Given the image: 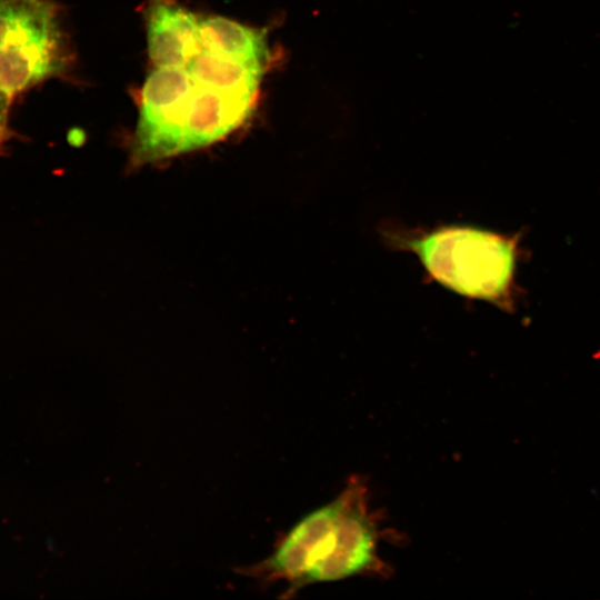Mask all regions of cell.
I'll return each instance as SVG.
<instances>
[{"instance_id": "7", "label": "cell", "mask_w": 600, "mask_h": 600, "mask_svg": "<svg viewBox=\"0 0 600 600\" xmlns=\"http://www.w3.org/2000/svg\"><path fill=\"white\" fill-rule=\"evenodd\" d=\"M200 50L242 61L270 63L264 32L220 16L199 18Z\"/></svg>"}, {"instance_id": "3", "label": "cell", "mask_w": 600, "mask_h": 600, "mask_svg": "<svg viewBox=\"0 0 600 600\" xmlns=\"http://www.w3.org/2000/svg\"><path fill=\"white\" fill-rule=\"evenodd\" d=\"M194 80L186 67H156L141 91L131 164L158 162L182 152L189 100Z\"/></svg>"}, {"instance_id": "6", "label": "cell", "mask_w": 600, "mask_h": 600, "mask_svg": "<svg viewBox=\"0 0 600 600\" xmlns=\"http://www.w3.org/2000/svg\"><path fill=\"white\" fill-rule=\"evenodd\" d=\"M147 48L156 67H187L200 52L199 18L170 0H152L146 9Z\"/></svg>"}, {"instance_id": "8", "label": "cell", "mask_w": 600, "mask_h": 600, "mask_svg": "<svg viewBox=\"0 0 600 600\" xmlns=\"http://www.w3.org/2000/svg\"><path fill=\"white\" fill-rule=\"evenodd\" d=\"M269 64L242 61L200 50L187 64L193 80L202 86L257 98Z\"/></svg>"}, {"instance_id": "2", "label": "cell", "mask_w": 600, "mask_h": 600, "mask_svg": "<svg viewBox=\"0 0 600 600\" xmlns=\"http://www.w3.org/2000/svg\"><path fill=\"white\" fill-rule=\"evenodd\" d=\"M399 246L416 253L430 277L470 298L498 299L513 269L512 243L494 233L468 227H442Z\"/></svg>"}, {"instance_id": "11", "label": "cell", "mask_w": 600, "mask_h": 600, "mask_svg": "<svg viewBox=\"0 0 600 600\" xmlns=\"http://www.w3.org/2000/svg\"><path fill=\"white\" fill-rule=\"evenodd\" d=\"M4 0H0V3H2Z\"/></svg>"}, {"instance_id": "10", "label": "cell", "mask_w": 600, "mask_h": 600, "mask_svg": "<svg viewBox=\"0 0 600 600\" xmlns=\"http://www.w3.org/2000/svg\"><path fill=\"white\" fill-rule=\"evenodd\" d=\"M11 99L0 92V147L8 134V113Z\"/></svg>"}, {"instance_id": "5", "label": "cell", "mask_w": 600, "mask_h": 600, "mask_svg": "<svg viewBox=\"0 0 600 600\" xmlns=\"http://www.w3.org/2000/svg\"><path fill=\"white\" fill-rule=\"evenodd\" d=\"M257 98L226 92L194 81L182 152L208 147L240 128L252 114Z\"/></svg>"}, {"instance_id": "9", "label": "cell", "mask_w": 600, "mask_h": 600, "mask_svg": "<svg viewBox=\"0 0 600 600\" xmlns=\"http://www.w3.org/2000/svg\"><path fill=\"white\" fill-rule=\"evenodd\" d=\"M38 0H4L0 3V44L32 11Z\"/></svg>"}, {"instance_id": "1", "label": "cell", "mask_w": 600, "mask_h": 600, "mask_svg": "<svg viewBox=\"0 0 600 600\" xmlns=\"http://www.w3.org/2000/svg\"><path fill=\"white\" fill-rule=\"evenodd\" d=\"M381 521L366 478L352 476L337 497L281 534L268 558L240 571L263 584L284 582L287 598L314 583L386 578L391 568L379 551L388 539Z\"/></svg>"}, {"instance_id": "4", "label": "cell", "mask_w": 600, "mask_h": 600, "mask_svg": "<svg viewBox=\"0 0 600 600\" xmlns=\"http://www.w3.org/2000/svg\"><path fill=\"white\" fill-rule=\"evenodd\" d=\"M67 48L56 7L38 0L28 17L0 44V92H19L61 73Z\"/></svg>"}]
</instances>
